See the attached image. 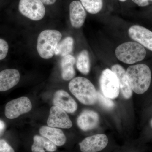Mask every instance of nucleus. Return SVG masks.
Instances as JSON below:
<instances>
[{"instance_id":"nucleus-1","label":"nucleus","mask_w":152,"mask_h":152,"mask_svg":"<svg viewBox=\"0 0 152 152\" xmlns=\"http://www.w3.org/2000/svg\"><path fill=\"white\" fill-rule=\"evenodd\" d=\"M126 73L133 91L142 94L148 91L151 81V72L148 66L143 64L131 66Z\"/></svg>"},{"instance_id":"nucleus-2","label":"nucleus","mask_w":152,"mask_h":152,"mask_svg":"<svg viewBox=\"0 0 152 152\" xmlns=\"http://www.w3.org/2000/svg\"><path fill=\"white\" fill-rule=\"evenodd\" d=\"M69 88L72 94L82 104H94L98 101V92L89 80L78 77L70 82Z\"/></svg>"},{"instance_id":"nucleus-3","label":"nucleus","mask_w":152,"mask_h":152,"mask_svg":"<svg viewBox=\"0 0 152 152\" xmlns=\"http://www.w3.org/2000/svg\"><path fill=\"white\" fill-rule=\"evenodd\" d=\"M62 34L55 30H46L39 34L37 43V50L41 58L49 59L53 56Z\"/></svg>"},{"instance_id":"nucleus-4","label":"nucleus","mask_w":152,"mask_h":152,"mask_svg":"<svg viewBox=\"0 0 152 152\" xmlns=\"http://www.w3.org/2000/svg\"><path fill=\"white\" fill-rule=\"evenodd\" d=\"M115 53L117 58L121 61L132 64L143 60L146 55V51L138 43L129 42L117 47Z\"/></svg>"},{"instance_id":"nucleus-5","label":"nucleus","mask_w":152,"mask_h":152,"mask_svg":"<svg viewBox=\"0 0 152 152\" xmlns=\"http://www.w3.org/2000/svg\"><path fill=\"white\" fill-rule=\"evenodd\" d=\"M100 86L102 94L109 99H115L118 96L120 87L116 75L109 69L104 70L100 78Z\"/></svg>"},{"instance_id":"nucleus-6","label":"nucleus","mask_w":152,"mask_h":152,"mask_svg":"<svg viewBox=\"0 0 152 152\" xmlns=\"http://www.w3.org/2000/svg\"><path fill=\"white\" fill-rule=\"evenodd\" d=\"M19 10L23 15L34 21L42 20L46 13L45 6L40 0H20Z\"/></svg>"},{"instance_id":"nucleus-7","label":"nucleus","mask_w":152,"mask_h":152,"mask_svg":"<svg viewBox=\"0 0 152 152\" xmlns=\"http://www.w3.org/2000/svg\"><path fill=\"white\" fill-rule=\"evenodd\" d=\"M32 108L31 102L29 98L21 97L7 103L5 109V115L9 119H14L28 113Z\"/></svg>"},{"instance_id":"nucleus-8","label":"nucleus","mask_w":152,"mask_h":152,"mask_svg":"<svg viewBox=\"0 0 152 152\" xmlns=\"http://www.w3.org/2000/svg\"><path fill=\"white\" fill-rule=\"evenodd\" d=\"M47 124L52 127L62 129H70L72 126V123L66 112L55 106L50 110Z\"/></svg>"},{"instance_id":"nucleus-9","label":"nucleus","mask_w":152,"mask_h":152,"mask_svg":"<svg viewBox=\"0 0 152 152\" xmlns=\"http://www.w3.org/2000/svg\"><path fill=\"white\" fill-rule=\"evenodd\" d=\"M108 139L104 134H97L87 137L79 143L82 152H98L106 148Z\"/></svg>"},{"instance_id":"nucleus-10","label":"nucleus","mask_w":152,"mask_h":152,"mask_svg":"<svg viewBox=\"0 0 152 152\" xmlns=\"http://www.w3.org/2000/svg\"><path fill=\"white\" fill-rule=\"evenodd\" d=\"M129 37L142 46L152 51V32L146 28L134 25L128 31Z\"/></svg>"},{"instance_id":"nucleus-11","label":"nucleus","mask_w":152,"mask_h":152,"mask_svg":"<svg viewBox=\"0 0 152 152\" xmlns=\"http://www.w3.org/2000/svg\"><path fill=\"white\" fill-rule=\"evenodd\" d=\"M54 106H57L69 113H75L77 104L75 100L66 91L59 90L56 91L53 100Z\"/></svg>"},{"instance_id":"nucleus-12","label":"nucleus","mask_w":152,"mask_h":152,"mask_svg":"<svg viewBox=\"0 0 152 152\" xmlns=\"http://www.w3.org/2000/svg\"><path fill=\"white\" fill-rule=\"evenodd\" d=\"M99 117L96 112L89 110H85L79 115L77 119V124L83 131L91 130L97 126Z\"/></svg>"},{"instance_id":"nucleus-13","label":"nucleus","mask_w":152,"mask_h":152,"mask_svg":"<svg viewBox=\"0 0 152 152\" xmlns=\"http://www.w3.org/2000/svg\"><path fill=\"white\" fill-rule=\"evenodd\" d=\"M70 20L74 28H78L84 23L87 14L81 3L78 1H73L69 6Z\"/></svg>"},{"instance_id":"nucleus-14","label":"nucleus","mask_w":152,"mask_h":152,"mask_svg":"<svg viewBox=\"0 0 152 152\" xmlns=\"http://www.w3.org/2000/svg\"><path fill=\"white\" fill-rule=\"evenodd\" d=\"M20 74L18 70L8 69L0 72V92L10 89L18 83Z\"/></svg>"},{"instance_id":"nucleus-15","label":"nucleus","mask_w":152,"mask_h":152,"mask_svg":"<svg viewBox=\"0 0 152 152\" xmlns=\"http://www.w3.org/2000/svg\"><path fill=\"white\" fill-rule=\"evenodd\" d=\"M111 70L118 77L120 89L123 97L126 99H129L132 96L133 91L129 83L126 71L122 66L118 64L113 66Z\"/></svg>"},{"instance_id":"nucleus-16","label":"nucleus","mask_w":152,"mask_h":152,"mask_svg":"<svg viewBox=\"0 0 152 152\" xmlns=\"http://www.w3.org/2000/svg\"><path fill=\"white\" fill-rule=\"evenodd\" d=\"M41 135L48 139L57 146H62L65 144L66 138L62 131L57 128L43 126L39 129Z\"/></svg>"},{"instance_id":"nucleus-17","label":"nucleus","mask_w":152,"mask_h":152,"mask_svg":"<svg viewBox=\"0 0 152 152\" xmlns=\"http://www.w3.org/2000/svg\"><path fill=\"white\" fill-rule=\"evenodd\" d=\"M75 61V57L70 54L63 57L61 62V67L63 80H70L75 77L76 72L74 66Z\"/></svg>"},{"instance_id":"nucleus-18","label":"nucleus","mask_w":152,"mask_h":152,"mask_svg":"<svg viewBox=\"0 0 152 152\" xmlns=\"http://www.w3.org/2000/svg\"><path fill=\"white\" fill-rule=\"evenodd\" d=\"M31 147L32 152H53L57 150V146L48 139L43 137L35 135Z\"/></svg>"},{"instance_id":"nucleus-19","label":"nucleus","mask_w":152,"mask_h":152,"mask_svg":"<svg viewBox=\"0 0 152 152\" xmlns=\"http://www.w3.org/2000/svg\"><path fill=\"white\" fill-rule=\"evenodd\" d=\"M74 43L72 38L70 37H66L58 43L55 50V55L63 57L70 55L73 50Z\"/></svg>"},{"instance_id":"nucleus-20","label":"nucleus","mask_w":152,"mask_h":152,"mask_svg":"<svg viewBox=\"0 0 152 152\" xmlns=\"http://www.w3.org/2000/svg\"><path fill=\"white\" fill-rule=\"evenodd\" d=\"M76 66L82 74L87 75L89 73L91 68L89 55L86 50H83L79 53L77 58Z\"/></svg>"},{"instance_id":"nucleus-21","label":"nucleus","mask_w":152,"mask_h":152,"mask_svg":"<svg viewBox=\"0 0 152 152\" xmlns=\"http://www.w3.org/2000/svg\"><path fill=\"white\" fill-rule=\"evenodd\" d=\"M80 1L82 5L90 14H97L102 9L103 0H80Z\"/></svg>"},{"instance_id":"nucleus-22","label":"nucleus","mask_w":152,"mask_h":152,"mask_svg":"<svg viewBox=\"0 0 152 152\" xmlns=\"http://www.w3.org/2000/svg\"><path fill=\"white\" fill-rule=\"evenodd\" d=\"M98 101L105 108L112 110L115 107V104L111 99L106 97L102 94L98 92Z\"/></svg>"},{"instance_id":"nucleus-23","label":"nucleus","mask_w":152,"mask_h":152,"mask_svg":"<svg viewBox=\"0 0 152 152\" xmlns=\"http://www.w3.org/2000/svg\"><path fill=\"white\" fill-rule=\"evenodd\" d=\"M9 48L7 42L3 39H0V60L4 59L7 57Z\"/></svg>"},{"instance_id":"nucleus-24","label":"nucleus","mask_w":152,"mask_h":152,"mask_svg":"<svg viewBox=\"0 0 152 152\" xmlns=\"http://www.w3.org/2000/svg\"><path fill=\"white\" fill-rule=\"evenodd\" d=\"M0 152H15L14 149L7 142L3 139H0Z\"/></svg>"},{"instance_id":"nucleus-25","label":"nucleus","mask_w":152,"mask_h":152,"mask_svg":"<svg viewBox=\"0 0 152 152\" xmlns=\"http://www.w3.org/2000/svg\"><path fill=\"white\" fill-rule=\"evenodd\" d=\"M134 3L140 7H145L148 5V0H132Z\"/></svg>"},{"instance_id":"nucleus-26","label":"nucleus","mask_w":152,"mask_h":152,"mask_svg":"<svg viewBox=\"0 0 152 152\" xmlns=\"http://www.w3.org/2000/svg\"><path fill=\"white\" fill-rule=\"evenodd\" d=\"M6 124L2 120H0V136L1 135L5 130Z\"/></svg>"},{"instance_id":"nucleus-27","label":"nucleus","mask_w":152,"mask_h":152,"mask_svg":"<svg viewBox=\"0 0 152 152\" xmlns=\"http://www.w3.org/2000/svg\"><path fill=\"white\" fill-rule=\"evenodd\" d=\"M43 4L47 5H50L55 4L57 0H40Z\"/></svg>"},{"instance_id":"nucleus-28","label":"nucleus","mask_w":152,"mask_h":152,"mask_svg":"<svg viewBox=\"0 0 152 152\" xmlns=\"http://www.w3.org/2000/svg\"><path fill=\"white\" fill-rule=\"evenodd\" d=\"M119 1L121 2H125L127 1V0H119Z\"/></svg>"},{"instance_id":"nucleus-29","label":"nucleus","mask_w":152,"mask_h":152,"mask_svg":"<svg viewBox=\"0 0 152 152\" xmlns=\"http://www.w3.org/2000/svg\"><path fill=\"white\" fill-rule=\"evenodd\" d=\"M150 123H151V126L152 127V119L151 120V122H150Z\"/></svg>"},{"instance_id":"nucleus-30","label":"nucleus","mask_w":152,"mask_h":152,"mask_svg":"<svg viewBox=\"0 0 152 152\" xmlns=\"http://www.w3.org/2000/svg\"><path fill=\"white\" fill-rule=\"evenodd\" d=\"M149 1H152V0H148Z\"/></svg>"}]
</instances>
